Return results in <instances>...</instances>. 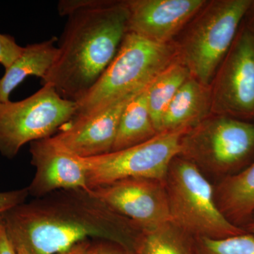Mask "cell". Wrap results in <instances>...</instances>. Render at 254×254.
Instances as JSON below:
<instances>
[{
  "label": "cell",
  "mask_w": 254,
  "mask_h": 254,
  "mask_svg": "<svg viewBox=\"0 0 254 254\" xmlns=\"http://www.w3.org/2000/svg\"><path fill=\"white\" fill-rule=\"evenodd\" d=\"M13 243L31 254H58L83 241L133 249L141 231L90 190H69L24 202L1 215Z\"/></svg>",
  "instance_id": "1"
},
{
  "label": "cell",
  "mask_w": 254,
  "mask_h": 254,
  "mask_svg": "<svg viewBox=\"0 0 254 254\" xmlns=\"http://www.w3.org/2000/svg\"><path fill=\"white\" fill-rule=\"evenodd\" d=\"M62 16H66L58 41L54 64L41 80L64 98L81 100L98 81L116 56L128 32L127 1L62 0Z\"/></svg>",
  "instance_id": "2"
},
{
  "label": "cell",
  "mask_w": 254,
  "mask_h": 254,
  "mask_svg": "<svg viewBox=\"0 0 254 254\" xmlns=\"http://www.w3.org/2000/svg\"><path fill=\"white\" fill-rule=\"evenodd\" d=\"M177 60L175 42L161 44L128 32L109 66L89 91L76 102L73 118L97 113L143 91Z\"/></svg>",
  "instance_id": "3"
},
{
  "label": "cell",
  "mask_w": 254,
  "mask_h": 254,
  "mask_svg": "<svg viewBox=\"0 0 254 254\" xmlns=\"http://www.w3.org/2000/svg\"><path fill=\"white\" fill-rule=\"evenodd\" d=\"M253 0L207 1L175 42L190 76L210 86L236 38Z\"/></svg>",
  "instance_id": "4"
},
{
  "label": "cell",
  "mask_w": 254,
  "mask_h": 254,
  "mask_svg": "<svg viewBox=\"0 0 254 254\" xmlns=\"http://www.w3.org/2000/svg\"><path fill=\"white\" fill-rule=\"evenodd\" d=\"M164 182L170 221L190 236L221 240L247 232L222 215L213 187L191 162L177 155Z\"/></svg>",
  "instance_id": "5"
},
{
  "label": "cell",
  "mask_w": 254,
  "mask_h": 254,
  "mask_svg": "<svg viewBox=\"0 0 254 254\" xmlns=\"http://www.w3.org/2000/svg\"><path fill=\"white\" fill-rule=\"evenodd\" d=\"M179 155L202 173L224 177L236 173L254 156V123L210 115L184 133Z\"/></svg>",
  "instance_id": "6"
},
{
  "label": "cell",
  "mask_w": 254,
  "mask_h": 254,
  "mask_svg": "<svg viewBox=\"0 0 254 254\" xmlns=\"http://www.w3.org/2000/svg\"><path fill=\"white\" fill-rule=\"evenodd\" d=\"M76 111V103L49 84L20 101L0 103V154L14 158L26 143L54 136Z\"/></svg>",
  "instance_id": "7"
},
{
  "label": "cell",
  "mask_w": 254,
  "mask_h": 254,
  "mask_svg": "<svg viewBox=\"0 0 254 254\" xmlns=\"http://www.w3.org/2000/svg\"><path fill=\"white\" fill-rule=\"evenodd\" d=\"M188 130L162 132L144 143L126 149L80 158L86 169L88 189L128 178L164 181L172 160L180 155L182 137Z\"/></svg>",
  "instance_id": "8"
},
{
  "label": "cell",
  "mask_w": 254,
  "mask_h": 254,
  "mask_svg": "<svg viewBox=\"0 0 254 254\" xmlns=\"http://www.w3.org/2000/svg\"><path fill=\"white\" fill-rule=\"evenodd\" d=\"M210 87L211 115L254 120V31L245 21Z\"/></svg>",
  "instance_id": "9"
},
{
  "label": "cell",
  "mask_w": 254,
  "mask_h": 254,
  "mask_svg": "<svg viewBox=\"0 0 254 254\" xmlns=\"http://www.w3.org/2000/svg\"><path fill=\"white\" fill-rule=\"evenodd\" d=\"M89 190L141 232L149 231L170 221L165 182L161 180L128 178Z\"/></svg>",
  "instance_id": "10"
},
{
  "label": "cell",
  "mask_w": 254,
  "mask_h": 254,
  "mask_svg": "<svg viewBox=\"0 0 254 254\" xmlns=\"http://www.w3.org/2000/svg\"><path fill=\"white\" fill-rule=\"evenodd\" d=\"M138 93L125 97L97 113L74 117L52 138L64 150L78 158H92L110 153L122 114L128 102Z\"/></svg>",
  "instance_id": "11"
},
{
  "label": "cell",
  "mask_w": 254,
  "mask_h": 254,
  "mask_svg": "<svg viewBox=\"0 0 254 254\" xmlns=\"http://www.w3.org/2000/svg\"><path fill=\"white\" fill-rule=\"evenodd\" d=\"M205 0H128V32L161 44L173 43Z\"/></svg>",
  "instance_id": "12"
},
{
  "label": "cell",
  "mask_w": 254,
  "mask_h": 254,
  "mask_svg": "<svg viewBox=\"0 0 254 254\" xmlns=\"http://www.w3.org/2000/svg\"><path fill=\"white\" fill-rule=\"evenodd\" d=\"M30 153L36 173L27 187L29 195L36 198L58 190H89L81 158L64 150L52 137L32 142Z\"/></svg>",
  "instance_id": "13"
},
{
  "label": "cell",
  "mask_w": 254,
  "mask_h": 254,
  "mask_svg": "<svg viewBox=\"0 0 254 254\" xmlns=\"http://www.w3.org/2000/svg\"><path fill=\"white\" fill-rule=\"evenodd\" d=\"M210 115V87L190 76L180 87L165 110L160 124V133L190 129Z\"/></svg>",
  "instance_id": "14"
},
{
  "label": "cell",
  "mask_w": 254,
  "mask_h": 254,
  "mask_svg": "<svg viewBox=\"0 0 254 254\" xmlns=\"http://www.w3.org/2000/svg\"><path fill=\"white\" fill-rule=\"evenodd\" d=\"M219 210L230 222L240 227L254 213V161L237 173L223 177L214 189Z\"/></svg>",
  "instance_id": "15"
},
{
  "label": "cell",
  "mask_w": 254,
  "mask_h": 254,
  "mask_svg": "<svg viewBox=\"0 0 254 254\" xmlns=\"http://www.w3.org/2000/svg\"><path fill=\"white\" fill-rule=\"evenodd\" d=\"M58 41L56 37H53L23 47L21 54L0 78V103L9 101L11 93L28 76H37L41 80L46 77L58 57V48L55 46Z\"/></svg>",
  "instance_id": "16"
},
{
  "label": "cell",
  "mask_w": 254,
  "mask_h": 254,
  "mask_svg": "<svg viewBox=\"0 0 254 254\" xmlns=\"http://www.w3.org/2000/svg\"><path fill=\"white\" fill-rule=\"evenodd\" d=\"M147 88L135 95L125 107L112 151L141 144L158 134L148 110Z\"/></svg>",
  "instance_id": "17"
},
{
  "label": "cell",
  "mask_w": 254,
  "mask_h": 254,
  "mask_svg": "<svg viewBox=\"0 0 254 254\" xmlns=\"http://www.w3.org/2000/svg\"><path fill=\"white\" fill-rule=\"evenodd\" d=\"M190 76L189 70L179 60L170 64L147 88V103L152 122L160 133L165 110L184 83Z\"/></svg>",
  "instance_id": "18"
},
{
  "label": "cell",
  "mask_w": 254,
  "mask_h": 254,
  "mask_svg": "<svg viewBox=\"0 0 254 254\" xmlns=\"http://www.w3.org/2000/svg\"><path fill=\"white\" fill-rule=\"evenodd\" d=\"M133 250L138 254H196L193 237L171 221L141 232Z\"/></svg>",
  "instance_id": "19"
},
{
  "label": "cell",
  "mask_w": 254,
  "mask_h": 254,
  "mask_svg": "<svg viewBox=\"0 0 254 254\" xmlns=\"http://www.w3.org/2000/svg\"><path fill=\"white\" fill-rule=\"evenodd\" d=\"M193 241L196 254H254V237L247 232L221 240L193 237Z\"/></svg>",
  "instance_id": "20"
},
{
  "label": "cell",
  "mask_w": 254,
  "mask_h": 254,
  "mask_svg": "<svg viewBox=\"0 0 254 254\" xmlns=\"http://www.w3.org/2000/svg\"><path fill=\"white\" fill-rule=\"evenodd\" d=\"M23 48L18 46L14 37L0 33V64L4 69L9 68L19 56Z\"/></svg>",
  "instance_id": "21"
},
{
  "label": "cell",
  "mask_w": 254,
  "mask_h": 254,
  "mask_svg": "<svg viewBox=\"0 0 254 254\" xmlns=\"http://www.w3.org/2000/svg\"><path fill=\"white\" fill-rule=\"evenodd\" d=\"M29 196L26 188L0 191V216L9 210L24 203Z\"/></svg>",
  "instance_id": "22"
},
{
  "label": "cell",
  "mask_w": 254,
  "mask_h": 254,
  "mask_svg": "<svg viewBox=\"0 0 254 254\" xmlns=\"http://www.w3.org/2000/svg\"><path fill=\"white\" fill-rule=\"evenodd\" d=\"M100 243V240L83 241L73 246L69 250L58 254H98Z\"/></svg>",
  "instance_id": "23"
},
{
  "label": "cell",
  "mask_w": 254,
  "mask_h": 254,
  "mask_svg": "<svg viewBox=\"0 0 254 254\" xmlns=\"http://www.w3.org/2000/svg\"><path fill=\"white\" fill-rule=\"evenodd\" d=\"M0 254H16L1 216H0Z\"/></svg>",
  "instance_id": "24"
},
{
  "label": "cell",
  "mask_w": 254,
  "mask_h": 254,
  "mask_svg": "<svg viewBox=\"0 0 254 254\" xmlns=\"http://www.w3.org/2000/svg\"><path fill=\"white\" fill-rule=\"evenodd\" d=\"M126 248L114 242L101 241L98 254H125Z\"/></svg>",
  "instance_id": "25"
},
{
  "label": "cell",
  "mask_w": 254,
  "mask_h": 254,
  "mask_svg": "<svg viewBox=\"0 0 254 254\" xmlns=\"http://www.w3.org/2000/svg\"><path fill=\"white\" fill-rule=\"evenodd\" d=\"M244 21H245L246 24L254 31V0H253L252 6H251L248 13L246 15Z\"/></svg>",
  "instance_id": "26"
},
{
  "label": "cell",
  "mask_w": 254,
  "mask_h": 254,
  "mask_svg": "<svg viewBox=\"0 0 254 254\" xmlns=\"http://www.w3.org/2000/svg\"><path fill=\"white\" fill-rule=\"evenodd\" d=\"M243 229L247 233L250 234L254 237V213L250 220L246 224L245 227H244Z\"/></svg>",
  "instance_id": "27"
},
{
  "label": "cell",
  "mask_w": 254,
  "mask_h": 254,
  "mask_svg": "<svg viewBox=\"0 0 254 254\" xmlns=\"http://www.w3.org/2000/svg\"><path fill=\"white\" fill-rule=\"evenodd\" d=\"M12 242V241H11ZM13 243V242H12ZM16 254H31L24 246L19 243H13Z\"/></svg>",
  "instance_id": "28"
},
{
  "label": "cell",
  "mask_w": 254,
  "mask_h": 254,
  "mask_svg": "<svg viewBox=\"0 0 254 254\" xmlns=\"http://www.w3.org/2000/svg\"><path fill=\"white\" fill-rule=\"evenodd\" d=\"M125 254H138L136 251L133 249H126Z\"/></svg>",
  "instance_id": "29"
}]
</instances>
